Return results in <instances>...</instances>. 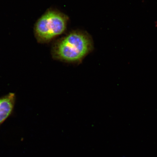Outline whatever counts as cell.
I'll return each mask as SVG.
<instances>
[{
	"instance_id": "cell-1",
	"label": "cell",
	"mask_w": 157,
	"mask_h": 157,
	"mask_svg": "<svg viewBox=\"0 0 157 157\" xmlns=\"http://www.w3.org/2000/svg\"><path fill=\"white\" fill-rule=\"evenodd\" d=\"M94 48L91 36L86 31L74 30L55 42L51 49L54 59L66 63H81Z\"/></svg>"
},
{
	"instance_id": "cell-2",
	"label": "cell",
	"mask_w": 157,
	"mask_h": 157,
	"mask_svg": "<svg viewBox=\"0 0 157 157\" xmlns=\"http://www.w3.org/2000/svg\"><path fill=\"white\" fill-rule=\"evenodd\" d=\"M68 21V16L63 13L56 9H48L34 25V34L37 42L47 44L63 34Z\"/></svg>"
},
{
	"instance_id": "cell-3",
	"label": "cell",
	"mask_w": 157,
	"mask_h": 157,
	"mask_svg": "<svg viewBox=\"0 0 157 157\" xmlns=\"http://www.w3.org/2000/svg\"><path fill=\"white\" fill-rule=\"evenodd\" d=\"M16 100L15 94L10 93L0 97V126L12 115Z\"/></svg>"
}]
</instances>
